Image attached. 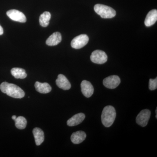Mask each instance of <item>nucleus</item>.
Segmentation results:
<instances>
[{
    "mask_svg": "<svg viewBox=\"0 0 157 157\" xmlns=\"http://www.w3.org/2000/svg\"><path fill=\"white\" fill-rule=\"evenodd\" d=\"M3 33H4V31H3L2 27L0 25V36L2 35Z\"/></svg>",
    "mask_w": 157,
    "mask_h": 157,
    "instance_id": "412c9836",
    "label": "nucleus"
},
{
    "mask_svg": "<svg viewBox=\"0 0 157 157\" xmlns=\"http://www.w3.org/2000/svg\"><path fill=\"white\" fill-rule=\"evenodd\" d=\"M85 115L84 113H77L68 120L67 124L69 126H75L81 124L85 119Z\"/></svg>",
    "mask_w": 157,
    "mask_h": 157,
    "instance_id": "9b49d317",
    "label": "nucleus"
},
{
    "mask_svg": "<svg viewBox=\"0 0 157 157\" xmlns=\"http://www.w3.org/2000/svg\"><path fill=\"white\" fill-rule=\"evenodd\" d=\"M81 91L83 95L89 98L94 94V88L92 85L87 80H83L81 83Z\"/></svg>",
    "mask_w": 157,
    "mask_h": 157,
    "instance_id": "1a4fd4ad",
    "label": "nucleus"
},
{
    "mask_svg": "<svg viewBox=\"0 0 157 157\" xmlns=\"http://www.w3.org/2000/svg\"><path fill=\"white\" fill-rule=\"evenodd\" d=\"M7 16L12 20L17 22L25 23L26 21L25 15L18 10L12 9L7 11Z\"/></svg>",
    "mask_w": 157,
    "mask_h": 157,
    "instance_id": "6e6552de",
    "label": "nucleus"
},
{
    "mask_svg": "<svg viewBox=\"0 0 157 157\" xmlns=\"http://www.w3.org/2000/svg\"><path fill=\"white\" fill-rule=\"evenodd\" d=\"M11 74L14 76V78H25L27 77L26 73L25 70L22 68H13L11 69Z\"/></svg>",
    "mask_w": 157,
    "mask_h": 157,
    "instance_id": "f3484780",
    "label": "nucleus"
},
{
    "mask_svg": "<svg viewBox=\"0 0 157 157\" xmlns=\"http://www.w3.org/2000/svg\"><path fill=\"white\" fill-rule=\"evenodd\" d=\"M103 82L105 87L110 89H113L120 84L121 79L118 76L113 75L104 78Z\"/></svg>",
    "mask_w": 157,
    "mask_h": 157,
    "instance_id": "0eeeda50",
    "label": "nucleus"
},
{
    "mask_svg": "<svg viewBox=\"0 0 157 157\" xmlns=\"http://www.w3.org/2000/svg\"><path fill=\"white\" fill-rule=\"evenodd\" d=\"M86 137V134L83 131H77L71 135V140L74 144H79L84 141Z\"/></svg>",
    "mask_w": 157,
    "mask_h": 157,
    "instance_id": "4468645a",
    "label": "nucleus"
},
{
    "mask_svg": "<svg viewBox=\"0 0 157 157\" xmlns=\"http://www.w3.org/2000/svg\"><path fill=\"white\" fill-rule=\"evenodd\" d=\"M16 118H17V117H16V116L15 115H13L12 116V119L14 120H15L16 119Z\"/></svg>",
    "mask_w": 157,
    "mask_h": 157,
    "instance_id": "4be33fe9",
    "label": "nucleus"
},
{
    "mask_svg": "<svg viewBox=\"0 0 157 157\" xmlns=\"http://www.w3.org/2000/svg\"><path fill=\"white\" fill-rule=\"evenodd\" d=\"M33 134L36 144L38 146L41 145L44 140V132L39 128H36L33 130Z\"/></svg>",
    "mask_w": 157,
    "mask_h": 157,
    "instance_id": "dca6fc26",
    "label": "nucleus"
},
{
    "mask_svg": "<svg viewBox=\"0 0 157 157\" xmlns=\"http://www.w3.org/2000/svg\"><path fill=\"white\" fill-rule=\"evenodd\" d=\"M157 88V78L155 79L150 78L149 82V88L151 90H154Z\"/></svg>",
    "mask_w": 157,
    "mask_h": 157,
    "instance_id": "aec40b11",
    "label": "nucleus"
},
{
    "mask_svg": "<svg viewBox=\"0 0 157 157\" xmlns=\"http://www.w3.org/2000/svg\"><path fill=\"white\" fill-rule=\"evenodd\" d=\"M0 90L2 92L13 98L21 99L25 95L24 91L19 86L6 82H3L1 84Z\"/></svg>",
    "mask_w": 157,
    "mask_h": 157,
    "instance_id": "f257e3e1",
    "label": "nucleus"
},
{
    "mask_svg": "<svg viewBox=\"0 0 157 157\" xmlns=\"http://www.w3.org/2000/svg\"><path fill=\"white\" fill-rule=\"evenodd\" d=\"M90 59L93 63H95L102 64L107 61V56L104 51L96 50L92 53Z\"/></svg>",
    "mask_w": 157,
    "mask_h": 157,
    "instance_id": "20e7f679",
    "label": "nucleus"
},
{
    "mask_svg": "<svg viewBox=\"0 0 157 157\" xmlns=\"http://www.w3.org/2000/svg\"><path fill=\"white\" fill-rule=\"evenodd\" d=\"M61 41V34L59 32H55L46 40V44L48 46H55L57 45Z\"/></svg>",
    "mask_w": 157,
    "mask_h": 157,
    "instance_id": "f8f14e48",
    "label": "nucleus"
},
{
    "mask_svg": "<svg viewBox=\"0 0 157 157\" xmlns=\"http://www.w3.org/2000/svg\"><path fill=\"white\" fill-rule=\"evenodd\" d=\"M35 87L37 91L41 94H48L52 90L51 86L47 82L41 83L38 81L36 82Z\"/></svg>",
    "mask_w": 157,
    "mask_h": 157,
    "instance_id": "2eb2a0df",
    "label": "nucleus"
},
{
    "mask_svg": "<svg viewBox=\"0 0 157 157\" xmlns=\"http://www.w3.org/2000/svg\"><path fill=\"white\" fill-rule=\"evenodd\" d=\"M116 117L115 108L112 106H106L103 109L101 115L102 124L107 128L111 126L115 121Z\"/></svg>",
    "mask_w": 157,
    "mask_h": 157,
    "instance_id": "f03ea898",
    "label": "nucleus"
},
{
    "mask_svg": "<svg viewBox=\"0 0 157 157\" xmlns=\"http://www.w3.org/2000/svg\"><path fill=\"white\" fill-rule=\"evenodd\" d=\"M89 37L87 35L82 34L74 38L71 43L72 48L79 49L82 48L87 44Z\"/></svg>",
    "mask_w": 157,
    "mask_h": 157,
    "instance_id": "39448f33",
    "label": "nucleus"
},
{
    "mask_svg": "<svg viewBox=\"0 0 157 157\" xmlns=\"http://www.w3.org/2000/svg\"><path fill=\"white\" fill-rule=\"evenodd\" d=\"M94 9L98 15L102 18H111L115 17L116 12L113 9L109 6L101 4H97Z\"/></svg>",
    "mask_w": 157,
    "mask_h": 157,
    "instance_id": "7ed1b4c3",
    "label": "nucleus"
},
{
    "mask_svg": "<svg viewBox=\"0 0 157 157\" xmlns=\"http://www.w3.org/2000/svg\"><path fill=\"white\" fill-rule=\"evenodd\" d=\"M51 18V14L48 11H45L41 14L39 21L40 25L43 27L48 26Z\"/></svg>",
    "mask_w": 157,
    "mask_h": 157,
    "instance_id": "a211bd4d",
    "label": "nucleus"
},
{
    "mask_svg": "<svg viewBox=\"0 0 157 157\" xmlns=\"http://www.w3.org/2000/svg\"><path fill=\"white\" fill-rule=\"evenodd\" d=\"M151 112L148 109L141 110L136 117V122L141 127H145L148 123Z\"/></svg>",
    "mask_w": 157,
    "mask_h": 157,
    "instance_id": "423d86ee",
    "label": "nucleus"
},
{
    "mask_svg": "<svg viewBox=\"0 0 157 157\" xmlns=\"http://www.w3.org/2000/svg\"><path fill=\"white\" fill-rule=\"evenodd\" d=\"M56 84L59 88L65 90H70L71 87L70 82L67 77L63 74H59L58 76V78L56 80Z\"/></svg>",
    "mask_w": 157,
    "mask_h": 157,
    "instance_id": "9d476101",
    "label": "nucleus"
},
{
    "mask_svg": "<svg viewBox=\"0 0 157 157\" xmlns=\"http://www.w3.org/2000/svg\"><path fill=\"white\" fill-rule=\"evenodd\" d=\"M15 122V126L17 128L22 130L25 128L26 127L27 122L26 119L22 116H19L16 118L14 120Z\"/></svg>",
    "mask_w": 157,
    "mask_h": 157,
    "instance_id": "6ab92c4d",
    "label": "nucleus"
},
{
    "mask_svg": "<svg viewBox=\"0 0 157 157\" xmlns=\"http://www.w3.org/2000/svg\"><path fill=\"white\" fill-rule=\"evenodd\" d=\"M157 20V11L153 9L148 12L144 21V24L147 27L153 25Z\"/></svg>",
    "mask_w": 157,
    "mask_h": 157,
    "instance_id": "ddd939ff",
    "label": "nucleus"
}]
</instances>
